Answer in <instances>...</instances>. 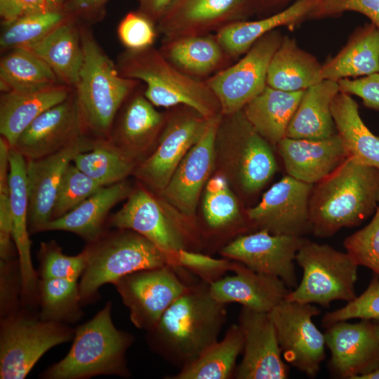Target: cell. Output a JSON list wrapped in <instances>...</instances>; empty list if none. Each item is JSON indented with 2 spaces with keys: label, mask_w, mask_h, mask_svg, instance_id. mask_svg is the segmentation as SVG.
I'll return each instance as SVG.
<instances>
[{
  "label": "cell",
  "mask_w": 379,
  "mask_h": 379,
  "mask_svg": "<svg viewBox=\"0 0 379 379\" xmlns=\"http://www.w3.org/2000/svg\"><path fill=\"white\" fill-rule=\"evenodd\" d=\"M322 80V65L295 39L284 36L270 60L267 85L284 91H299Z\"/></svg>",
  "instance_id": "obj_34"
},
{
  "label": "cell",
  "mask_w": 379,
  "mask_h": 379,
  "mask_svg": "<svg viewBox=\"0 0 379 379\" xmlns=\"http://www.w3.org/2000/svg\"><path fill=\"white\" fill-rule=\"evenodd\" d=\"M74 332L66 324L43 321L25 308L1 318L0 378H26L47 351L72 340Z\"/></svg>",
  "instance_id": "obj_9"
},
{
  "label": "cell",
  "mask_w": 379,
  "mask_h": 379,
  "mask_svg": "<svg viewBox=\"0 0 379 379\" xmlns=\"http://www.w3.org/2000/svg\"><path fill=\"white\" fill-rule=\"evenodd\" d=\"M132 190L126 180L101 187L68 213L51 220L44 232H69L87 242L91 241L105 230V225L111 209L127 199Z\"/></svg>",
  "instance_id": "obj_26"
},
{
  "label": "cell",
  "mask_w": 379,
  "mask_h": 379,
  "mask_svg": "<svg viewBox=\"0 0 379 379\" xmlns=\"http://www.w3.org/2000/svg\"><path fill=\"white\" fill-rule=\"evenodd\" d=\"M69 0H47L48 8L51 10L60 9V8Z\"/></svg>",
  "instance_id": "obj_57"
},
{
  "label": "cell",
  "mask_w": 379,
  "mask_h": 379,
  "mask_svg": "<svg viewBox=\"0 0 379 379\" xmlns=\"http://www.w3.org/2000/svg\"><path fill=\"white\" fill-rule=\"evenodd\" d=\"M316 0H297L274 13L256 20H241L218 30L215 35L230 58L245 54L262 36L279 27L293 28L308 20Z\"/></svg>",
  "instance_id": "obj_27"
},
{
  "label": "cell",
  "mask_w": 379,
  "mask_h": 379,
  "mask_svg": "<svg viewBox=\"0 0 379 379\" xmlns=\"http://www.w3.org/2000/svg\"><path fill=\"white\" fill-rule=\"evenodd\" d=\"M159 51L178 69L199 79L225 68L231 59L211 33L164 39Z\"/></svg>",
  "instance_id": "obj_30"
},
{
  "label": "cell",
  "mask_w": 379,
  "mask_h": 379,
  "mask_svg": "<svg viewBox=\"0 0 379 379\" xmlns=\"http://www.w3.org/2000/svg\"><path fill=\"white\" fill-rule=\"evenodd\" d=\"M234 275L222 277L210 284L213 298L223 304L239 303L248 309L270 312L291 290L279 278L256 272L232 260Z\"/></svg>",
  "instance_id": "obj_25"
},
{
  "label": "cell",
  "mask_w": 379,
  "mask_h": 379,
  "mask_svg": "<svg viewBox=\"0 0 379 379\" xmlns=\"http://www.w3.org/2000/svg\"><path fill=\"white\" fill-rule=\"evenodd\" d=\"M144 95H135L125 107L118 126L108 138L136 160L154 141L165 124L164 116Z\"/></svg>",
  "instance_id": "obj_35"
},
{
  "label": "cell",
  "mask_w": 379,
  "mask_h": 379,
  "mask_svg": "<svg viewBox=\"0 0 379 379\" xmlns=\"http://www.w3.org/2000/svg\"><path fill=\"white\" fill-rule=\"evenodd\" d=\"M244 338L243 357L237 379H284L289 369L282 359L276 330L269 312L243 307L239 316Z\"/></svg>",
  "instance_id": "obj_21"
},
{
  "label": "cell",
  "mask_w": 379,
  "mask_h": 379,
  "mask_svg": "<svg viewBox=\"0 0 379 379\" xmlns=\"http://www.w3.org/2000/svg\"><path fill=\"white\" fill-rule=\"evenodd\" d=\"M142 13L151 20L159 21L175 0H139Z\"/></svg>",
  "instance_id": "obj_54"
},
{
  "label": "cell",
  "mask_w": 379,
  "mask_h": 379,
  "mask_svg": "<svg viewBox=\"0 0 379 379\" xmlns=\"http://www.w3.org/2000/svg\"><path fill=\"white\" fill-rule=\"evenodd\" d=\"M352 319L379 321V276L375 274L366 289L344 307L326 312L322 326L327 328L342 321Z\"/></svg>",
  "instance_id": "obj_46"
},
{
  "label": "cell",
  "mask_w": 379,
  "mask_h": 379,
  "mask_svg": "<svg viewBox=\"0 0 379 379\" xmlns=\"http://www.w3.org/2000/svg\"><path fill=\"white\" fill-rule=\"evenodd\" d=\"M60 9L46 10L22 16L5 25L0 38L3 51L28 47L40 41L66 20Z\"/></svg>",
  "instance_id": "obj_42"
},
{
  "label": "cell",
  "mask_w": 379,
  "mask_h": 379,
  "mask_svg": "<svg viewBox=\"0 0 379 379\" xmlns=\"http://www.w3.org/2000/svg\"><path fill=\"white\" fill-rule=\"evenodd\" d=\"M379 72V29L371 22L357 27L334 57L322 65L324 79L338 81Z\"/></svg>",
  "instance_id": "obj_31"
},
{
  "label": "cell",
  "mask_w": 379,
  "mask_h": 379,
  "mask_svg": "<svg viewBox=\"0 0 379 379\" xmlns=\"http://www.w3.org/2000/svg\"><path fill=\"white\" fill-rule=\"evenodd\" d=\"M343 244L359 266L366 267L379 276V206L371 221L347 237Z\"/></svg>",
  "instance_id": "obj_45"
},
{
  "label": "cell",
  "mask_w": 379,
  "mask_h": 379,
  "mask_svg": "<svg viewBox=\"0 0 379 379\" xmlns=\"http://www.w3.org/2000/svg\"><path fill=\"white\" fill-rule=\"evenodd\" d=\"M12 216L9 178H0V260L15 258L12 246Z\"/></svg>",
  "instance_id": "obj_52"
},
{
  "label": "cell",
  "mask_w": 379,
  "mask_h": 379,
  "mask_svg": "<svg viewBox=\"0 0 379 379\" xmlns=\"http://www.w3.org/2000/svg\"><path fill=\"white\" fill-rule=\"evenodd\" d=\"M340 92L338 81L324 79L303 92L286 137L321 140L337 133L331 105Z\"/></svg>",
  "instance_id": "obj_29"
},
{
  "label": "cell",
  "mask_w": 379,
  "mask_h": 379,
  "mask_svg": "<svg viewBox=\"0 0 379 379\" xmlns=\"http://www.w3.org/2000/svg\"><path fill=\"white\" fill-rule=\"evenodd\" d=\"M134 341L131 333L118 329L107 302L91 319L75 329L66 356L41 375L46 379H84L110 375L128 377L126 353Z\"/></svg>",
  "instance_id": "obj_4"
},
{
  "label": "cell",
  "mask_w": 379,
  "mask_h": 379,
  "mask_svg": "<svg viewBox=\"0 0 379 379\" xmlns=\"http://www.w3.org/2000/svg\"><path fill=\"white\" fill-rule=\"evenodd\" d=\"M72 88L58 84L40 90L3 93L0 133L13 147L18 137L40 114L65 100Z\"/></svg>",
  "instance_id": "obj_28"
},
{
  "label": "cell",
  "mask_w": 379,
  "mask_h": 379,
  "mask_svg": "<svg viewBox=\"0 0 379 379\" xmlns=\"http://www.w3.org/2000/svg\"><path fill=\"white\" fill-rule=\"evenodd\" d=\"M39 279H70L78 280L86 265L82 251L77 255H67L55 240L41 242L37 253Z\"/></svg>",
  "instance_id": "obj_44"
},
{
  "label": "cell",
  "mask_w": 379,
  "mask_h": 379,
  "mask_svg": "<svg viewBox=\"0 0 379 379\" xmlns=\"http://www.w3.org/2000/svg\"><path fill=\"white\" fill-rule=\"evenodd\" d=\"M38 315L43 321L74 324L83 316L78 280L39 279Z\"/></svg>",
  "instance_id": "obj_41"
},
{
  "label": "cell",
  "mask_w": 379,
  "mask_h": 379,
  "mask_svg": "<svg viewBox=\"0 0 379 379\" xmlns=\"http://www.w3.org/2000/svg\"><path fill=\"white\" fill-rule=\"evenodd\" d=\"M46 10H51L47 0H0V15L4 26L22 16Z\"/></svg>",
  "instance_id": "obj_53"
},
{
  "label": "cell",
  "mask_w": 379,
  "mask_h": 379,
  "mask_svg": "<svg viewBox=\"0 0 379 379\" xmlns=\"http://www.w3.org/2000/svg\"><path fill=\"white\" fill-rule=\"evenodd\" d=\"M191 222L171 215L161 200L138 187L132 190L122 207L107 219V225L135 231L172 254L180 249L190 250L189 244L195 236Z\"/></svg>",
  "instance_id": "obj_10"
},
{
  "label": "cell",
  "mask_w": 379,
  "mask_h": 379,
  "mask_svg": "<svg viewBox=\"0 0 379 379\" xmlns=\"http://www.w3.org/2000/svg\"><path fill=\"white\" fill-rule=\"evenodd\" d=\"M340 91L360 98L368 108L379 111V72L338 81Z\"/></svg>",
  "instance_id": "obj_51"
},
{
  "label": "cell",
  "mask_w": 379,
  "mask_h": 379,
  "mask_svg": "<svg viewBox=\"0 0 379 379\" xmlns=\"http://www.w3.org/2000/svg\"><path fill=\"white\" fill-rule=\"evenodd\" d=\"M101 187L71 162L61 179L52 210L51 220L68 213Z\"/></svg>",
  "instance_id": "obj_43"
},
{
  "label": "cell",
  "mask_w": 379,
  "mask_h": 379,
  "mask_svg": "<svg viewBox=\"0 0 379 379\" xmlns=\"http://www.w3.org/2000/svg\"><path fill=\"white\" fill-rule=\"evenodd\" d=\"M210 119L182 105L165 121L155 149L138 164L134 174L150 190L161 192L176 168L204 134Z\"/></svg>",
  "instance_id": "obj_14"
},
{
  "label": "cell",
  "mask_w": 379,
  "mask_h": 379,
  "mask_svg": "<svg viewBox=\"0 0 379 379\" xmlns=\"http://www.w3.org/2000/svg\"><path fill=\"white\" fill-rule=\"evenodd\" d=\"M86 135L74 93L36 117L12 147L26 160L57 152Z\"/></svg>",
  "instance_id": "obj_22"
},
{
  "label": "cell",
  "mask_w": 379,
  "mask_h": 379,
  "mask_svg": "<svg viewBox=\"0 0 379 379\" xmlns=\"http://www.w3.org/2000/svg\"><path fill=\"white\" fill-rule=\"evenodd\" d=\"M320 310L312 304L286 297L269 314L284 360L310 378H314L325 358L326 342L312 321Z\"/></svg>",
  "instance_id": "obj_12"
},
{
  "label": "cell",
  "mask_w": 379,
  "mask_h": 379,
  "mask_svg": "<svg viewBox=\"0 0 379 379\" xmlns=\"http://www.w3.org/2000/svg\"><path fill=\"white\" fill-rule=\"evenodd\" d=\"M304 91H284L267 85L241 111L257 132L276 147L286 137Z\"/></svg>",
  "instance_id": "obj_32"
},
{
  "label": "cell",
  "mask_w": 379,
  "mask_h": 379,
  "mask_svg": "<svg viewBox=\"0 0 379 379\" xmlns=\"http://www.w3.org/2000/svg\"><path fill=\"white\" fill-rule=\"evenodd\" d=\"M113 285L129 310L131 322L148 332L190 284L173 267L167 265L128 274Z\"/></svg>",
  "instance_id": "obj_13"
},
{
  "label": "cell",
  "mask_w": 379,
  "mask_h": 379,
  "mask_svg": "<svg viewBox=\"0 0 379 379\" xmlns=\"http://www.w3.org/2000/svg\"><path fill=\"white\" fill-rule=\"evenodd\" d=\"M173 267L176 270H185L198 276L201 281L211 284L231 271L232 260L214 258L197 251L180 249L172 253Z\"/></svg>",
  "instance_id": "obj_47"
},
{
  "label": "cell",
  "mask_w": 379,
  "mask_h": 379,
  "mask_svg": "<svg viewBox=\"0 0 379 379\" xmlns=\"http://www.w3.org/2000/svg\"><path fill=\"white\" fill-rule=\"evenodd\" d=\"M72 162L102 187L126 180L139 164L108 138H96L93 148L77 154Z\"/></svg>",
  "instance_id": "obj_40"
},
{
  "label": "cell",
  "mask_w": 379,
  "mask_h": 379,
  "mask_svg": "<svg viewBox=\"0 0 379 379\" xmlns=\"http://www.w3.org/2000/svg\"><path fill=\"white\" fill-rule=\"evenodd\" d=\"M306 240L258 230L235 237L221 248L220 254L256 272L277 277L291 289L297 286L295 257Z\"/></svg>",
  "instance_id": "obj_16"
},
{
  "label": "cell",
  "mask_w": 379,
  "mask_h": 379,
  "mask_svg": "<svg viewBox=\"0 0 379 379\" xmlns=\"http://www.w3.org/2000/svg\"><path fill=\"white\" fill-rule=\"evenodd\" d=\"M222 117L209 119L198 142L182 159L160 195L183 218L192 221L199 196L215 165V136Z\"/></svg>",
  "instance_id": "obj_17"
},
{
  "label": "cell",
  "mask_w": 379,
  "mask_h": 379,
  "mask_svg": "<svg viewBox=\"0 0 379 379\" xmlns=\"http://www.w3.org/2000/svg\"><path fill=\"white\" fill-rule=\"evenodd\" d=\"M0 84L1 92L6 93L36 91L62 84L42 59L27 48H19L1 58Z\"/></svg>",
  "instance_id": "obj_38"
},
{
  "label": "cell",
  "mask_w": 379,
  "mask_h": 379,
  "mask_svg": "<svg viewBox=\"0 0 379 379\" xmlns=\"http://www.w3.org/2000/svg\"><path fill=\"white\" fill-rule=\"evenodd\" d=\"M356 379H379V368L366 374L359 375Z\"/></svg>",
  "instance_id": "obj_58"
},
{
  "label": "cell",
  "mask_w": 379,
  "mask_h": 379,
  "mask_svg": "<svg viewBox=\"0 0 379 379\" xmlns=\"http://www.w3.org/2000/svg\"><path fill=\"white\" fill-rule=\"evenodd\" d=\"M253 13L251 0H175L157 29L168 39L211 34Z\"/></svg>",
  "instance_id": "obj_18"
},
{
  "label": "cell",
  "mask_w": 379,
  "mask_h": 379,
  "mask_svg": "<svg viewBox=\"0 0 379 379\" xmlns=\"http://www.w3.org/2000/svg\"><path fill=\"white\" fill-rule=\"evenodd\" d=\"M84 58L74 95L86 133L107 139L121 105L137 85L121 76L91 32L80 29Z\"/></svg>",
  "instance_id": "obj_5"
},
{
  "label": "cell",
  "mask_w": 379,
  "mask_h": 379,
  "mask_svg": "<svg viewBox=\"0 0 379 379\" xmlns=\"http://www.w3.org/2000/svg\"><path fill=\"white\" fill-rule=\"evenodd\" d=\"M117 67L124 77L145 83L144 95L154 106L185 105L206 119L222 114L218 100L206 81L178 69L159 49L126 50L119 57Z\"/></svg>",
  "instance_id": "obj_6"
},
{
  "label": "cell",
  "mask_w": 379,
  "mask_h": 379,
  "mask_svg": "<svg viewBox=\"0 0 379 379\" xmlns=\"http://www.w3.org/2000/svg\"><path fill=\"white\" fill-rule=\"evenodd\" d=\"M215 161L244 197L256 195L272 178L278 166L272 146L242 111L222 115L215 136Z\"/></svg>",
  "instance_id": "obj_7"
},
{
  "label": "cell",
  "mask_w": 379,
  "mask_h": 379,
  "mask_svg": "<svg viewBox=\"0 0 379 379\" xmlns=\"http://www.w3.org/2000/svg\"><path fill=\"white\" fill-rule=\"evenodd\" d=\"M276 148L287 175L312 185L326 178L349 157L338 133L321 140L285 137Z\"/></svg>",
  "instance_id": "obj_24"
},
{
  "label": "cell",
  "mask_w": 379,
  "mask_h": 379,
  "mask_svg": "<svg viewBox=\"0 0 379 379\" xmlns=\"http://www.w3.org/2000/svg\"><path fill=\"white\" fill-rule=\"evenodd\" d=\"M283 36L277 29L270 32L237 62L205 79L218 100L222 115L242 110L264 90L270 60Z\"/></svg>",
  "instance_id": "obj_11"
},
{
  "label": "cell",
  "mask_w": 379,
  "mask_h": 379,
  "mask_svg": "<svg viewBox=\"0 0 379 379\" xmlns=\"http://www.w3.org/2000/svg\"><path fill=\"white\" fill-rule=\"evenodd\" d=\"M108 0H69L66 4V10L72 13H81L93 11L103 5Z\"/></svg>",
  "instance_id": "obj_56"
},
{
  "label": "cell",
  "mask_w": 379,
  "mask_h": 379,
  "mask_svg": "<svg viewBox=\"0 0 379 379\" xmlns=\"http://www.w3.org/2000/svg\"><path fill=\"white\" fill-rule=\"evenodd\" d=\"M203 215L210 231L239 233L253 228L247 215L244 216L231 185L223 174L208 179L203 198Z\"/></svg>",
  "instance_id": "obj_39"
},
{
  "label": "cell",
  "mask_w": 379,
  "mask_h": 379,
  "mask_svg": "<svg viewBox=\"0 0 379 379\" xmlns=\"http://www.w3.org/2000/svg\"><path fill=\"white\" fill-rule=\"evenodd\" d=\"M379 206V170L347 157L314 185L310 200L312 232L321 238L359 225Z\"/></svg>",
  "instance_id": "obj_2"
},
{
  "label": "cell",
  "mask_w": 379,
  "mask_h": 379,
  "mask_svg": "<svg viewBox=\"0 0 379 379\" xmlns=\"http://www.w3.org/2000/svg\"><path fill=\"white\" fill-rule=\"evenodd\" d=\"M243 331L232 325L222 340L208 347L197 359L180 368L171 379H229L234 378L236 362L244 349Z\"/></svg>",
  "instance_id": "obj_37"
},
{
  "label": "cell",
  "mask_w": 379,
  "mask_h": 379,
  "mask_svg": "<svg viewBox=\"0 0 379 379\" xmlns=\"http://www.w3.org/2000/svg\"><path fill=\"white\" fill-rule=\"evenodd\" d=\"M313 186L288 175L284 176L265 192L257 205L246 209L253 228L294 237L312 232L310 200Z\"/></svg>",
  "instance_id": "obj_15"
},
{
  "label": "cell",
  "mask_w": 379,
  "mask_h": 379,
  "mask_svg": "<svg viewBox=\"0 0 379 379\" xmlns=\"http://www.w3.org/2000/svg\"><path fill=\"white\" fill-rule=\"evenodd\" d=\"M331 112L348 156L379 170V137L364 123L357 102L340 91L333 100Z\"/></svg>",
  "instance_id": "obj_36"
},
{
  "label": "cell",
  "mask_w": 379,
  "mask_h": 379,
  "mask_svg": "<svg viewBox=\"0 0 379 379\" xmlns=\"http://www.w3.org/2000/svg\"><path fill=\"white\" fill-rule=\"evenodd\" d=\"M95 140L85 135L57 152L26 160L30 234L44 232L51 220L56 194L67 167L77 154L91 149Z\"/></svg>",
  "instance_id": "obj_19"
},
{
  "label": "cell",
  "mask_w": 379,
  "mask_h": 379,
  "mask_svg": "<svg viewBox=\"0 0 379 379\" xmlns=\"http://www.w3.org/2000/svg\"><path fill=\"white\" fill-rule=\"evenodd\" d=\"M254 12H273L284 9L297 0H251Z\"/></svg>",
  "instance_id": "obj_55"
},
{
  "label": "cell",
  "mask_w": 379,
  "mask_h": 379,
  "mask_svg": "<svg viewBox=\"0 0 379 379\" xmlns=\"http://www.w3.org/2000/svg\"><path fill=\"white\" fill-rule=\"evenodd\" d=\"M9 190L12 238L18 255L21 275L20 302L22 305L31 307L39 304V277L34 268L31 257L27 161L12 147L10 150Z\"/></svg>",
  "instance_id": "obj_23"
},
{
  "label": "cell",
  "mask_w": 379,
  "mask_h": 379,
  "mask_svg": "<svg viewBox=\"0 0 379 379\" xmlns=\"http://www.w3.org/2000/svg\"><path fill=\"white\" fill-rule=\"evenodd\" d=\"M25 48L42 59L62 84L75 88L84 52L80 29L72 22L65 20L40 41Z\"/></svg>",
  "instance_id": "obj_33"
},
{
  "label": "cell",
  "mask_w": 379,
  "mask_h": 379,
  "mask_svg": "<svg viewBox=\"0 0 379 379\" xmlns=\"http://www.w3.org/2000/svg\"><path fill=\"white\" fill-rule=\"evenodd\" d=\"M375 326L376 331L379 337V321H373Z\"/></svg>",
  "instance_id": "obj_59"
},
{
  "label": "cell",
  "mask_w": 379,
  "mask_h": 379,
  "mask_svg": "<svg viewBox=\"0 0 379 379\" xmlns=\"http://www.w3.org/2000/svg\"><path fill=\"white\" fill-rule=\"evenodd\" d=\"M326 328V346L331 354L328 366L333 375L356 379L379 368V337L373 321H342Z\"/></svg>",
  "instance_id": "obj_20"
},
{
  "label": "cell",
  "mask_w": 379,
  "mask_h": 379,
  "mask_svg": "<svg viewBox=\"0 0 379 379\" xmlns=\"http://www.w3.org/2000/svg\"><path fill=\"white\" fill-rule=\"evenodd\" d=\"M105 230L83 249L86 265L79 283L82 305L92 303L104 284L142 270L173 267L168 254L138 232L128 229Z\"/></svg>",
  "instance_id": "obj_3"
},
{
  "label": "cell",
  "mask_w": 379,
  "mask_h": 379,
  "mask_svg": "<svg viewBox=\"0 0 379 379\" xmlns=\"http://www.w3.org/2000/svg\"><path fill=\"white\" fill-rule=\"evenodd\" d=\"M225 306L213 298L207 282L189 285L147 332L150 347L173 365L185 367L218 340Z\"/></svg>",
  "instance_id": "obj_1"
},
{
  "label": "cell",
  "mask_w": 379,
  "mask_h": 379,
  "mask_svg": "<svg viewBox=\"0 0 379 379\" xmlns=\"http://www.w3.org/2000/svg\"><path fill=\"white\" fill-rule=\"evenodd\" d=\"M119 38L127 50L152 46L157 37L153 21L142 13H128L119 25Z\"/></svg>",
  "instance_id": "obj_48"
},
{
  "label": "cell",
  "mask_w": 379,
  "mask_h": 379,
  "mask_svg": "<svg viewBox=\"0 0 379 379\" xmlns=\"http://www.w3.org/2000/svg\"><path fill=\"white\" fill-rule=\"evenodd\" d=\"M348 11L366 16L379 29V0H316L309 19L337 16Z\"/></svg>",
  "instance_id": "obj_49"
},
{
  "label": "cell",
  "mask_w": 379,
  "mask_h": 379,
  "mask_svg": "<svg viewBox=\"0 0 379 379\" xmlns=\"http://www.w3.org/2000/svg\"><path fill=\"white\" fill-rule=\"evenodd\" d=\"M295 262L302 270V278L289 292L288 299L327 307L334 300L349 302L357 297L359 265L347 251L307 239L298 250Z\"/></svg>",
  "instance_id": "obj_8"
},
{
  "label": "cell",
  "mask_w": 379,
  "mask_h": 379,
  "mask_svg": "<svg viewBox=\"0 0 379 379\" xmlns=\"http://www.w3.org/2000/svg\"><path fill=\"white\" fill-rule=\"evenodd\" d=\"M21 275L18 259L0 260V314L1 318L20 307Z\"/></svg>",
  "instance_id": "obj_50"
}]
</instances>
